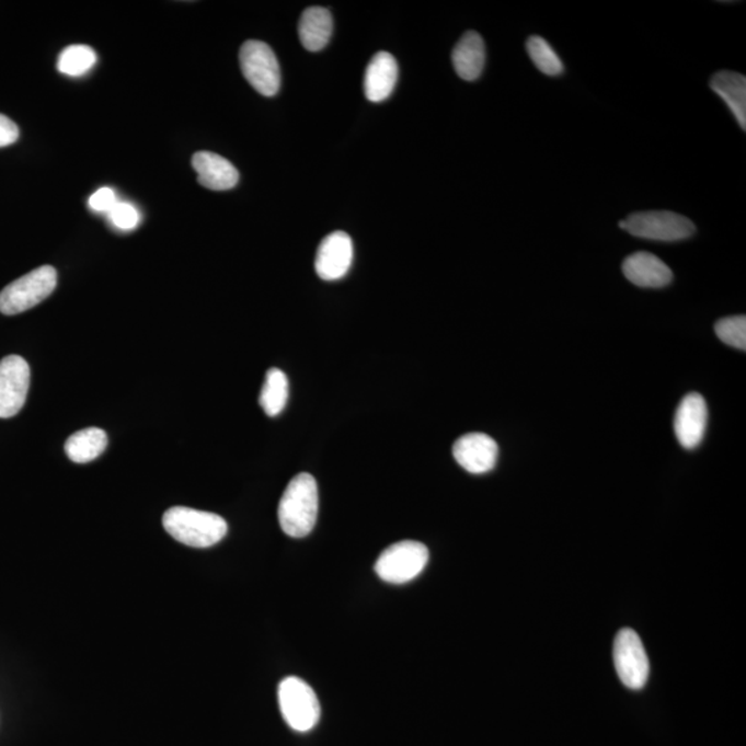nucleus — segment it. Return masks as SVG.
<instances>
[{"label":"nucleus","mask_w":746,"mask_h":746,"mask_svg":"<svg viewBox=\"0 0 746 746\" xmlns=\"http://www.w3.org/2000/svg\"><path fill=\"white\" fill-rule=\"evenodd\" d=\"M622 272L628 282L640 288H664L674 279L672 269L649 252H636L627 257Z\"/></svg>","instance_id":"13"},{"label":"nucleus","mask_w":746,"mask_h":746,"mask_svg":"<svg viewBox=\"0 0 746 746\" xmlns=\"http://www.w3.org/2000/svg\"><path fill=\"white\" fill-rule=\"evenodd\" d=\"M118 204L116 199V194L114 190L108 187L100 188L99 192L94 193L89 199V206L96 211H108Z\"/></svg>","instance_id":"25"},{"label":"nucleus","mask_w":746,"mask_h":746,"mask_svg":"<svg viewBox=\"0 0 746 746\" xmlns=\"http://www.w3.org/2000/svg\"><path fill=\"white\" fill-rule=\"evenodd\" d=\"M240 66L243 77L256 92L273 97L282 88V70L272 47L261 41H248L241 47Z\"/></svg>","instance_id":"6"},{"label":"nucleus","mask_w":746,"mask_h":746,"mask_svg":"<svg viewBox=\"0 0 746 746\" xmlns=\"http://www.w3.org/2000/svg\"><path fill=\"white\" fill-rule=\"evenodd\" d=\"M708 425L707 401L700 393H690L680 401L675 414L677 441L686 449H696L705 436Z\"/></svg>","instance_id":"11"},{"label":"nucleus","mask_w":746,"mask_h":746,"mask_svg":"<svg viewBox=\"0 0 746 746\" xmlns=\"http://www.w3.org/2000/svg\"><path fill=\"white\" fill-rule=\"evenodd\" d=\"M108 219L116 229L129 231L139 226L140 214L134 205L118 203L108 211Z\"/></svg>","instance_id":"24"},{"label":"nucleus","mask_w":746,"mask_h":746,"mask_svg":"<svg viewBox=\"0 0 746 746\" xmlns=\"http://www.w3.org/2000/svg\"><path fill=\"white\" fill-rule=\"evenodd\" d=\"M613 665L628 689H643L650 675V661L644 644L633 629H622L613 642Z\"/></svg>","instance_id":"8"},{"label":"nucleus","mask_w":746,"mask_h":746,"mask_svg":"<svg viewBox=\"0 0 746 746\" xmlns=\"http://www.w3.org/2000/svg\"><path fill=\"white\" fill-rule=\"evenodd\" d=\"M289 397V382L287 375L282 369L272 368L264 379L261 399V406L268 416L282 414L287 405Z\"/></svg>","instance_id":"20"},{"label":"nucleus","mask_w":746,"mask_h":746,"mask_svg":"<svg viewBox=\"0 0 746 746\" xmlns=\"http://www.w3.org/2000/svg\"><path fill=\"white\" fill-rule=\"evenodd\" d=\"M353 256L352 238L343 231L332 232L324 238L317 251V275L324 282H337L351 269Z\"/></svg>","instance_id":"12"},{"label":"nucleus","mask_w":746,"mask_h":746,"mask_svg":"<svg viewBox=\"0 0 746 746\" xmlns=\"http://www.w3.org/2000/svg\"><path fill=\"white\" fill-rule=\"evenodd\" d=\"M31 370L20 356H9L0 361V420L19 414L28 395Z\"/></svg>","instance_id":"9"},{"label":"nucleus","mask_w":746,"mask_h":746,"mask_svg":"<svg viewBox=\"0 0 746 746\" xmlns=\"http://www.w3.org/2000/svg\"><path fill=\"white\" fill-rule=\"evenodd\" d=\"M527 51L528 56L531 57L533 65L539 71L549 77L562 76L564 71V66L562 58L559 57L558 53L549 45L547 39L541 38V36H531L527 41Z\"/></svg>","instance_id":"22"},{"label":"nucleus","mask_w":746,"mask_h":746,"mask_svg":"<svg viewBox=\"0 0 746 746\" xmlns=\"http://www.w3.org/2000/svg\"><path fill=\"white\" fill-rule=\"evenodd\" d=\"M193 168L198 174V183L214 192H227L240 182V173L226 158L217 153L200 151L193 157Z\"/></svg>","instance_id":"14"},{"label":"nucleus","mask_w":746,"mask_h":746,"mask_svg":"<svg viewBox=\"0 0 746 746\" xmlns=\"http://www.w3.org/2000/svg\"><path fill=\"white\" fill-rule=\"evenodd\" d=\"M452 65L458 77L473 82L483 73L485 66V45L483 38L474 31H469L455 46Z\"/></svg>","instance_id":"16"},{"label":"nucleus","mask_w":746,"mask_h":746,"mask_svg":"<svg viewBox=\"0 0 746 746\" xmlns=\"http://www.w3.org/2000/svg\"><path fill=\"white\" fill-rule=\"evenodd\" d=\"M108 446L107 433L99 427L77 432L66 443L67 457L76 463H89L103 455Z\"/></svg>","instance_id":"19"},{"label":"nucleus","mask_w":746,"mask_h":746,"mask_svg":"<svg viewBox=\"0 0 746 746\" xmlns=\"http://www.w3.org/2000/svg\"><path fill=\"white\" fill-rule=\"evenodd\" d=\"M333 20L330 10L314 7L305 10L299 23L301 45L309 51H320L330 44Z\"/></svg>","instance_id":"18"},{"label":"nucleus","mask_w":746,"mask_h":746,"mask_svg":"<svg viewBox=\"0 0 746 746\" xmlns=\"http://www.w3.org/2000/svg\"><path fill=\"white\" fill-rule=\"evenodd\" d=\"M452 454L466 472L484 474L495 468L500 447L494 438L484 433H470L458 438L454 444Z\"/></svg>","instance_id":"10"},{"label":"nucleus","mask_w":746,"mask_h":746,"mask_svg":"<svg viewBox=\"0 0 746 746\" xmlns=\"http://www.w3.org/2000/svg\"><path fill=\"white\" fill-rule=\"evenodd\" d=\"M711 89L737 118L741 129H746V78L743 73L721 71L711 79Z\"/></svg>","instance_id":"17"},{"label":"nucleus","mask_w":746,"mask_h":746,"mask_svg":"<svg viewBox=\"0 0 746 746\" xmlns=\"http://www.w3.org/2000/svg\"><path fill=\"white\" fill-rule=\"evenodd\" d=\"M428 562V549L416 541H401L391 544L379 555L375 571L380 579L389 584L401 585L415 579L425 570Z\"/></svg>","instance_id":"7"},{"label":"nucleus","mask_w":746,"mask_h":746,"mask_svg":"<svg viewBox=\"0 0 746 746\" xmlns=\"http://www.w3.org/2000/svg\"><path fill=\"white\" fill-rule=\"evenodd\" d=\"M319 516V486L313 475L300 473L290 481L279 502L278 520L292 538H305L315 527Z\"/></svg>","instance_id":"1"},{"label":"nucleus","mask_w":746,"mask_h":746,"mask_svg":"<svg viewBox=\"0 0 746 746\" xmlns=\"http://www.w3.org/2000/svg\"><path fill=\"white\" fill-rule=\"evenodd\" d=\"M279 708L285 722L296 732L306 733L320 722L319 698L307 682L299 677H287L278 689Z\"/></svg>","instance_id":"5"},{"label":"nucleus","mask_w":746,"mask_h":746,"mask_svg":"<svg viewBox=\"0 0 746 746\" xmlns=\"http://www.w3.org/2000/svg\"><path fill=\"white\" fill-rule=\"evenodd\" d=\"M714 332L723 343L745 352L746 348V319L745 315L726 317L719 320L714 325Z\"/></svg>","instance_id":"23"},{"label":"nucleus","mask_w":746,"mask_h":746,"mask_svg":"<svg viewBox=\"0 0 746 746\" xmlns=\"http://www.w3.org/2000/svg\"><path fill=\"white\" fill-rule=\"evenodd\" d=\"M619 227L644 240L676 242L696 234V226L686 216L668 210L638 211L619 221Z\"/></svg>","instance_id":"4"},{"label":"nucleus","mask_w":746,"mask_h":746,"mask_svg":"<svg viewBox=\"0 0 746 746\" xmlns=\"http://www.w3.org/2000/svg\"><path fill=\"white\" fill-rule=\"evenodd\" d=\"M97 62L96 51L84 45L68 46L60 53L57 70L68 77H82Z\"/></svg>","instance_id":"21"},{"label":"nucleus","mask_w":746,"mask_h":746,"mask_svg":"<svg viewBox=\"0 0 746 746\" xmlns=\"http://www.w3.org/2000/svg\"><path fill=\"white\" fill-rule=\"evenodd\" d=\"M162 523L169 536L180 543L197 549L215 547L229 531L223 517L184 506L169 509L163 515Z\"/></svg>","instance_id":"2"},{"label":"nucleus","mask_w":746,"mask_h":746,"mask_svg":"<svg viewBox=\"0 0 746 746\" xmlns=\"http://www.w3.org/2000/svg\"><path fill=\"white\" fill-rule=\"evenodd\" d=\"M57 272L55 267L42 266L24 277L15 279L0 292V313L15 315L33 309L55 292Z\"/></svg>","instance_id":"3"},{"label":"nucleus","mask_w":746,"mask_h":746,"mask_svg":"<svg viewBox=\"0 0 746 746\" xmlns=\"http://www.w3.org/2000/svg\"><path fill=\"white\" fill-rule=\"evenodd\" d=\"M399 79V66L390 53L380 51L370 60L364 77L365 97L372 103L390 97Z\"/></svg>","instance_id":"15"},{"label":"nucleus","mask_w":746,"mask_h":746,"mask_svg":"<svg viewBox=\"0 0 746 746\" xmlns=\"http://www.w3.org/2000/svg\"><path fill=\"white\" fill-rule=\"evenodd\" d=\"M19 137V126L7 115L0 114V148L14 145Z\"/></svg>","instance_id":"26"}]
</instances>
